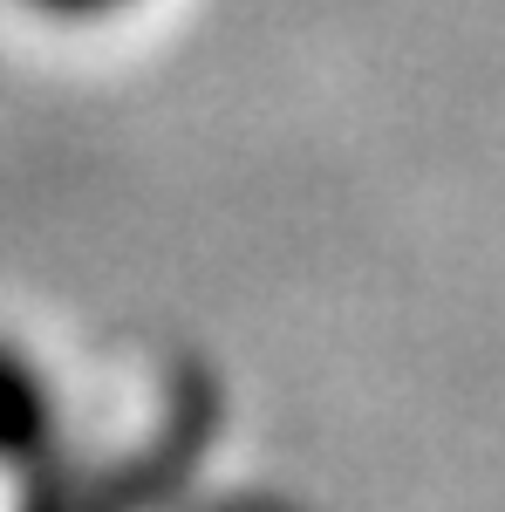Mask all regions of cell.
Instances as JSON below:
<instances>
[{
    "instance_id": "7a4b0ae2",
    "label": "cell",
    "mask_w": 505,
    "mask_h": 512,
    "mask_svg": "<svg viewBox=\"0 0 505 512\" xmlns=\"http://www.w3.org/2000/svg\"><path fill=\"white\" fill-rule=\"evenodd\" d=\"M14 512H89V499L69 485L62 458H48V465H35V472H21V506Z\"/></svg>"
},
{
    "instance_id": "6da1fadb",
    "label": "cell",
    "mask_w": 505,
    "mask_h": 512,
    "mask_svg": "<svg viewBox=\"0 0 505 512\" xmlns=\"http://www.w3.org/2000/svg\"><path fill=\"white\" fill-rule=\"evenodd\" d=\"M62 458V390L21 342L0 335V472L21 478Z\"/></svg>"
},
{
    "instance_id": "3957f363",
    "label": "cell",
    "mask_w": 505,
    "mask_h": 512,
    "mask_svg": "<svg viewBox=\"0 0 505 512\" xmlns=\"http://www.w3.org/2000/svg\"><path fill=\"white\" fill-rule=\"evenodd\" d=\"M21 7H35L41 21H62V28H76V21H103V14H123L130 0H21Z\"/></svg>"
}]
</instances>
